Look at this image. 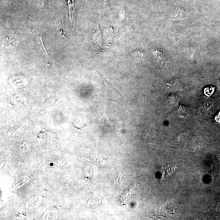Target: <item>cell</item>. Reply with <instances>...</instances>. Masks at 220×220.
Wrapping results in <instances>:
<instances>
[{
  "label": "cell",
  "instance_id": "cell-2",
  "mask_svg": "<svg viewBox=\"0 0 220 220\" xmlns=\"http://www.w3.org/2000/svg\"><path fill=\"white\" fill-rule=\"evenodd\" d=\"M179 112L180 116L184 117L188 115L189 111L187 107L181 106L179 108Z\"/></svg>",
  "mask_w": 220,
  "mask_h": 220
},
{
  "label": "cell",
  "instance_id": "cell-4",
  "mask_svg": "<svg viewBox=\"0 0 220 220\" xmlns=\"http://www.w3.org/2000/svg\"><path fill=\"white\" fill-rule=\"evenodd\" d=\"M154 54L157 57V59L158 61H162V60H164V56L162 54V53L160 50H156L154 51Z\"/></svg>",
  "mask_w": 220,
  "mask_h": 220
},
{
  "label": "cell",
  "instance_id": "cell-3",
  "mask_svg": "<svg viewBox=\"0 0 220 220\" xmlns=\"http://www.w3.org/2000/svg\"><path fill=\"white\" fill-rule=\"evenodd\" d=\"M94 40L98 45L100 46L102 43V38H101V32L98 27V29L96 34L94 36Z\"/></svg>",
  "mask_w": 220,
  "mask_h": 220
},
{
  "label": "cell",
  "instance_id": "cell-1",
  "mask_svg": "<svg viewBox=\"0 0 220 220\" xmlns=\"http://www.w3.org/2000/svg\"><path fill=\"white\" fill-rule=\"evenodd\" d=\"M37 44L38 46V47L40 48V49L42 51V52L44 54V55L47 58H49L50 59L49 54L47 52L46 50L45 47H44V44H43V40H42V37L41 36L38 37L37 38Z\"/></svg>",
  "mask_w": 220,
  "mask_h": 220
}]
</instances>
